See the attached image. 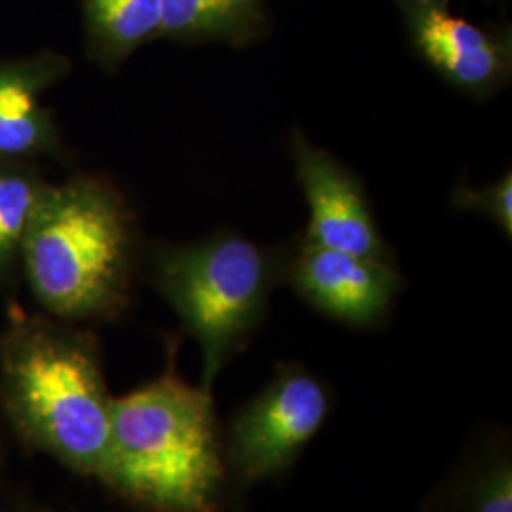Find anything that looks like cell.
<instances>
[{
    "label": "cell",
    "mask_w": 512,
    "mask_h": 512,
    "mask_svg": "<svg viewBox=\"0 0 512 512\" xmlns=\"http://www.w3.org/2000/svg\"><path fill=\"white\" fill-rule=\"evenodd\" d=\"M0 395L29 444L103 478L114 399L90 332L50 315L12 313L0 334Z\"/></svg>",
    "instance_id": "1"
},
{
    "label": "cell",
    "mask_w": 512,
    "mask_h": 512,
    "mask_svg": "<svg viewBox=\"0 0 512 512\" xmlns=\"http://www.w3.org/2000/svg\"><path fill=\"white\" fill-rule=\"evenodd\" d=\"M137 232L122 192L105 177L48 183L29 226L21 277L40 308L65 323L126 310Z\"/></svg>",
    "instance_id": "2"
},
{
    "label": "cell",
    "mask_w": 512,
    "mask_h": 512,
    "mask_svg": "<svg viewBox=\"0 0 512 512\" xmlns=\"http://www.w3.org/2000/svg\"><path fill=\"white\" fill-rule=\"evenodd\" d=\"M152 512H217L226 480L211 391L167 370L112 401L101 478Z\"/></svg>",
    "instance_id": "3"
},
{
    "label": "cell",
    "mask_w": 512,
    "mask_h": 512,
    "mask_svg": "<svg viewBox=\"0 0 512 512\" xmlns=\"http://www.w3.org/2000/svg\"><path fill=\"white\" fill-rule=\"evenodd\" d=\"M152 268L158 291L202 348L203 387L211 391L262 319L275 262L251 239L230 234L162 247Z\"/></svg>",
    "instance_id": "4"
},
{
    "label": "cell",
    "mask_w": 512,
    "mask_h": 512,
    "mask_svg": "<svg viewBox=\"0 0 512 512\" xmlns=\"http://www.w3.org/2000/svg\"><path fill=\"white\" fill-rule=\"evenodd\" d=\"M329 408V393L315 376L283 366L230 421L222 442L226 469L241 486L281 475L323 427Z\"/></svg>",
    "instance_id": "5"
},
{
    "label": "cell",
    "mask_w": 512,
    "mask_h": 512,
    "mask_svg": "<svg viewBox=\"0 0 512 512\" xmlns=\"http://www.w3.org/2000/svg\"><path fill=\"white\" fill-rule=\"evenodd\" d=\"M416 52L463 92L486 95L501 88L512 69L511 31H492L454 16L446 2L403 0Z\"/></svg>",
    "instance_id": "6"
},
{
    "label": "cell",
    "mask_w": 512,
    "mask_h": 512,
    "mask_svg": "<svg viewBox=\"0 0 512 512\" xmlns=\"http://www.w3.org/2000/svg\"><path fill=\"white\" fill-rule=\"evenodd\" d=\"M294 164L310 207L306 243L332 251L387 262L365 192L357 179L329 152L294 135Z\"/></svg>",
    "instance_id": "7"
},
{
    "label": "cell",
    "mask_w": 512,
    "mask_h": 512,
    "mask_svg": "<svg viewBox=\"0 0 512 512\" xmlns=\"http://www.w3.org/2000/svg\"><path fill=\"white\" fill-rule=\"evenodd\" d=\"M291 283L315 310L353 327L384 317L399 291V274L384 260L302 243Z\"/></svg>",
    "instance_id": "8"
},
{
    "label": "cell",
    "mask_w": 512,
    "mask_h": 512,
    "mask_svg": "<svg viewBox=\"0 0 512 512\" xmlns=\"http://www.w3.org/2000/svg\"><path fill=\"white\" fill-rule=\"evenodd\" d=\"M69 73V59L54 52L0 61V158H63L61 129L44 95Z\"/></svg>",
    "instance_id": "9"
},
{
    "label": "cell",
    "mask_w": 512,
    "mask_h": 512,
    "mask_svg": "<svg viewBox=\"0 0 512 512\" xmlns=\"http://www.w3.org/2000/svg\"><path fill=\"white\" fill-rule=\"evenodd\" d=\"M266 25L260 0H162L160 37L245 46L262 37Z\"/></svg>",
    "instance_id": "10"
},
{
    "label": "cell",
    "mask_w": 512,
    "mask_h": 512,
    "mask_svg": "<svg viewBox=\"0 0 512 512\" xmlns=\"http://www.w3.org/2000/svg\"><path fill=\"white\" fill-rule=\"evenodd\" d=\"M90 55L105 69L160 37L162 0H84Z\"/></svg>",
    "instance_id": "11"
},
{
    "label": "cell",
    "mask_w": 512,
    "mask_h": 512,
    "mask_svg": "<svg viewBox=\"0 0 512 512\" xmlns=\"http://www.w3.org/2000/svg\"><path fill=\"white\" fill-rule=\"evenodd\" d=\"M46 186L37 162L0 158V289L21 277L23 245Z\"/></svg>",
    "instance_id": "12"
},
{
    "label": "cell",
    "mask_w": 512,
    "mask_h": 512,
    "mask_svg": "<svg viewBox=\"0 0 512 512\" xmlns=\"http://www.w3.org/2000/svg\"><path fill=\"white\" fill-rule=\"evenodd\" d=\"M456 512H512V463L497 454L463 478Z\"/></svg>",
    "instance_id": "13"
},
{
    "label": "cell",
    "mask_w": 512,
    "mask_h": 512,
    "mask_svg": "<svg viewBox=\"0 0 512 512\" xmlns=\"http://www.w3.org/2000/svg\"><path fill=\"white\" fill-rule=\"evenodd\" d=\"M454 205L463 211H475L505 232L507 238L512 236V177L505 173L497 183L486 188H458L454 196Z\"/></svg>",
    "instance_id": "14"
},
{
    "label": "cell",
    "mask_w": 512,
    "mask_h": 512,
    "mask_svg": "<svg viewBox=\"0 0 512 512\" xmlns=\"http://www.w3.org/2000/svg\"><path fill=\"white\" fill-rule=\"evenodd\" d=\"M397 2H403V0H397ZM423 2H446L448 4V0H423Z\"/></svg>",
    "instance_id": "15"
}]
</instances>
